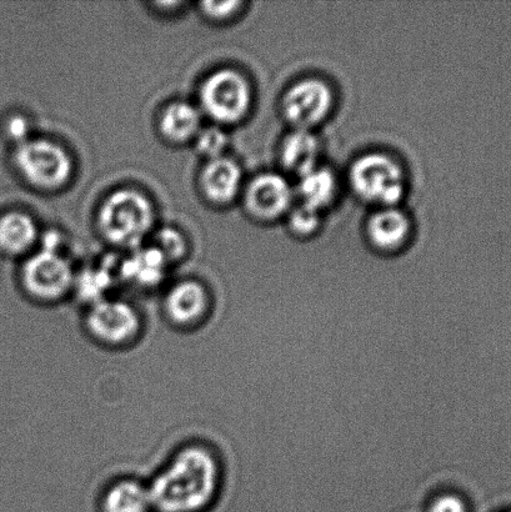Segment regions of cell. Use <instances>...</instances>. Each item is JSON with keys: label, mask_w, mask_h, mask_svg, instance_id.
<instances>
[{"label": "cell", "mask_w": 511, "mask_h": 512, "mask_svg": "<svg viewBox=\"0 0 511 512\" xmlns=\"http://www.w3.org/2000/svg\"><path fill=\"white\" fill-rule=\"evenodd\" d=\"M112 284V275L105 270H89L82 278L75 279L74 288L77 289L79 298L90 305L105 299V291Z\"/></svg>", "instance_id": "19"}, {"label": "cell", "mask_w": 511, "mask_h": 512, "mask_svg": "<svg viewBox=\"0 0 511 512\" xmlns=\"http://www.w3.org/2000/svg\"><path fill=\"white\" fill-rule=\"evenodd\" d=\"M294 190L282 175H259L245 190L244 203L254 218L272 222L292 209Z\"/></svg>", "instance_id": "10"}, {"label": "cell", "mask_w": 511, "mask_h": 512, "mask_svg": "<svg viewBox=\"0 0 511 512\" xmlns=\"http://www.w3.org/2000/svg\"><path fill=\"white\" fill-rule=\"evenodd\" d=\"M102 512H152L148 486L135 479H120L104 491L100 501Z\"/></svg>", "instance_id": "14"}, {"label": "cell", "mask_w": 511, "mask_h": 512, "mask_svg": "<svg viewBox=\"0 0 511 512\" xmlns=\"http://www.w3.org/2000/svg\"><path fill=\"white\" fill-rule=\"evenodd\" d=\"M157 248L163 254L165 260H177L185 252V243L182 235L174 229H163L155 238Z\"/></svg>", "instance_id": "23"}, {"label": "cell", "mask_w": 511, "mask_h": 512, "mask_svg": "<svg viewBox=\"0 0 511 512\" xmlns=\"http://www.w3.org/2000/svg\"><path fill=\"white\" fill-rule=\"evenodd\" d=\"M15 164L28 182L45 190L62 187L72 174V160L67 152L48 140H27L20 144Z\"/></svg>", "instance_id": "6"}, {"label": "cell", "mask_w": 511, "mask_h": 512, "mask_svg": "<svg viewBox=\"0 0 511 512\" xmlns=\"http://www.w3.org/2000/svg\"><path fill=\"white\" fill-rule=\"evenodd\" d=\"M85 328L100 345L128 348L142 335L143 319L139 310L127 301L105 298L90 305Z\"/></svg>", "instance_id": "4"}, {"label": "cell", "mask_w": 511, "mask_h": 512, "mask_svg": "<svg viewBox=\"0 0 511 512\" xmlns=\"http://www.w3.org/2000/svg\"><path fill=\"white\" fill-rule=\"evenodd\" d=\"M203 10L205 13L209 15V17L215 19H223L230 17L235 12H237L239 7H242V3L240 2H224V3H214L208 2L202 4Z\"/></svg>", "instance_id": "24"}, {"label": "cell", "mask_w": 511, "mask_h": 512, "mask_svg": "<svg viewBox=\"0 0 511 512\" xmlns=\"http://www.w3.org/2000/svg\"><path fill=\"white\" fill-rule=\"evenodd\" d=\"M153 225V208L143 194L123 189L105 200L99 212L100 232L108 242L137 248Z\"/></svg>", "instance_id": "2"}, {"label": "cell", "mask_w": 511, "mask_h": 512, "mask_svg": "<svg viewBox=\"0 0 511 512\" xmlns=\"http://www.w3.org/2000/svg\"><path fill=\"white\" fill-rule=\"evenodd\" d=\"M319 157L320 143L312 130L294 129L280 145V163L298 177L317 168Z\"/></svg>", "instance_id": "12"}, {"label": "cell", "mask_w": 511, "mask_h": 512, "mask_svg": "<svg viewBox=\"0 0 511 512\" xmlns=\"http://www.w3.org/2000/svg\"><path fill=\"white\" fill-rule=\"evenodd\" d=\"M227 143V135L218 128H207L198 133V152L210 160L220 158Z\"/></svg>", "instance_id": "21"}, {"label": "cell", "mask_w": 511, "mask_h": 512, "mask_svg": "<svg viewBox=\"0 0 511 512\" xmlns=\"http://www.w3.org/2000/svg\"><path fill=\"white\" fill-rule=\"evenodd\" d=\"M160 130L172 142H187L200 132L198 109L184 102L170 104L160 119Z\"/></svg>", "instance_id": "18"}, {"label": "cell", "mask_w": 511, "mask_h": 512, "mask_svg": "<svg viewBox=\"0 0 511 512\" xmlns=\"http://www.w3.org/2000/svg\"><path fill=\"white\" fill-rule=\"evenodd\" d=\"M425 512H469V503L457 491L445 490L430 498Z\"/></svg>", "instance_id": "22"}, {"label": "cell", "mask_w": 511, "mask_h": 512, "mask_svg": "<svg viewBox=\"0 0 511 512\" xmlns=\"http://www.w3.org/2000/svg\"><path fill=\"white\" fill-rule=\"evenodd\" d=\"M289 225L295 234H313L320 225V212L307 207V205L299 204L290 209Z\"/></svg>", "instance_id": "20"}, {"label": "cell", "mask_w": 511, "mask_h": 512, "mask_svg": "<svg viewBox=\"0 0 511 512\" xmlns=\"http://www.w3.org/2000/svg\"><path fill=\"white\" fill-rule=\"evenodd\" d=\"M200 102L205 113L217 122L238 123L252 105V89L237 70L222 69L205 80L200 89Z\"/></svg>", "instance_id": "5"}, {"label": "cell", "mask_w": 511, "mask_h": 512, "mask_svg": "<svg viewBox=\"0 0 511 512\" xmlns=\"http://www.w3.org/2000/svg\"><path fill=\"white\" fill-rule=\"evenodd\" d=\"M412 223L397 207L380 208L369 218L367 234L370 243L380 252H397L407 244Z\"/></svg>", "instance_id": "11"}, {"label": "cell", "mask_w": 511, "mask_h": 512, "mask_svg": "<svg viewBox=\"0 0 511 512\" xmlns=\"http://www.w3.org/2000/svg\"><path fill=\"white\" fill-rule=\"evenodd\" d=\"M242 185V170L228 158L210 160L202 173V188L209 199L228 203L237 197Z\"/></svg>", "instance_id": "13"}, {"label": "cell", "mask_w": 511, "mask_h": 512, "mask_svg": "<svg viewBox=\"0 0 511 512\" xmlns=\"http://www.w3.org/2000/svg\"><path fill=\"white\" fill-rule=\"evenodd\" d=\"M163 306L165 316L175 328L194 330L209 319L213 300L202 283L184 280L168 291Z\"/></svg>", "instance_id": "9"}, {"label": "cell", "mask_w": 511, "mask_h": 512, "mask_svg": "<svg viewBox=\"0 0 511 512\" xmlns=\"http://www.w3.org/2000/svg\"><path fill=\"white\" fill-rule=\"evenodd\" d=\"M333 105V90L328 83L319 78H305L284 93L282 112L295 129L312 130L329 117Z\"/></svg>", "instance_id": "8"}, {"label": "cell", "mask_w": 511, "mask_h": 512, "mask_svg": "<svg viewBox=\"0 0 511 512\" xmlns=\"http://www.w3.org/2000/svg\"><path fill=\"white\" fill-rule=\"evenodd\" d=\"M10 138L15 142L23 144L27 142L29 133V124L27 120L22 117H12L8 120L7 127H5Z\"/></svg>", "instance_id": "25"}, {"label": "cell", "mask_w": 511, "mask_h": 512, "mask_svg": "<svg viewBox=\"0 0 511 512\" xmlns=\"http://www.w3.org/2000/svg\"><path fill=\"white\" fill-rule=\"evenodd\" d=\"M167 263L157 248L140 249L132 258L124 261L122 275L132 284L153 288L162 283Z\"/></svg>", "instance_id": "16"}, {"label": "cell", "mask_w": 511, "mask_h": 512, "mask_svg": "<svg viewBox=\"0 0 511 512\" xmlns=\"http://www.w3.org/2000/svg\"><path fill=\"white\" fill-rule=\"evenodd\" d=\"M338 183L332 170L318 167L299 177L297 194L300 204L322 213L337 197Z\"/></svg>", "instance_id": "15"}, {"label": "cell", "mask_w": 511, "mask_h": 512, "mask_svg": "<svg viewBox=\"0 0 511 512\" xmlns=\"http://www.w3.org/2000/svg\"><path fill=\"white\" fill-rule=\"evenodd\" d=\"M223 468L208 445L183 446L148 486L157 512H204L218 499Z\"/></svg>", "instance_id": "1"}, {"label": "cell", "mask_w": 511, "mask_h": 512, "mask_svg": "<svg viewBox=\"0 0 511 512\" xmlns=\"http://www.w3.org/2000/svg\"><path fill=\"white\" fill-rule=\"evenodd\" d=\"M74 275L67 260L43 250L30 258L22 270V285L29 298L40 304L59 303L74 289Z\"/></svg>", "instance_id": "7"}, {"label": "cell", "mask_w": 511, "mask_h": 512, "mask_svg": "<svg viewBox=\"0 0 511 512\" xmlns=\"http://www.w3.org/2000/svg\"><path fill=\"white\" fill-rule=\"evenodd\" d=\"M37 227L27 214L12 212L0 217V252L19 255L33 247Z\"/></svg>", "instance_id": "17"}, {"label": "cell", "mask_w": 511, "mask_h": 512, "mask_svg": "<svg viewBox=\"0 0 511 512\" xmlns=\"http://www.w3.org/2000/svg\"><path fill=\"white\" fill-rule=\"evenodd\" d=\"M349 179L360 199L382 208L397 207L404 197L403 169L387 154H364L353 163Z\"/></svg>", "instance_id": "3"}]
</instances>
